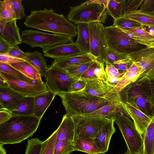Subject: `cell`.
<instances>
[{
	"instance_id": "6da1fadb",
	"label": "cell",
	"mask_w": 154,
	"mask_h": 154,
	"mask_svg": "<svg viewBox=\"0 0 154 154\" xmlns=\"http://www.w3.org/2000/svg\"><path fill=\"white\" fill-rule=\"evenodd\" d=\"M25 19L24 24L27 28L73 38L77 35V26L63 14L56 13L52 8L32 11Z\"/></svg>"
},
{
	"instance_id": "7a4b0ae2",
	"label": "cell",
	"mask_w": 154,
	"mask_h": 154,
	"mask_svg": "<svg viewBox=\"0 0 154 154\" xmlns=\"http://www.w3.org/2000/svg\"><path fill=\"white\" fill-rule=\"evenodd\" d=\"M41 119L34 115L12 116L0 124V145L20 143L32 137L38 127Z\"/></svg>"
},
{
	"instance_id": "3957f363",
	"label": "cell",
	"mask_w": 154,
	"mask_h": 154,
	"mask_svg": "<svg viewBox=\"0 0 154 154\" xmlns=\"http://www.w3.org/2000/svg\"><path fill=\"white\" fill-rule=\"evenodd\" d=\"M61 98L66 114L70 116L86 115L107 104L110 97H100L92 95L83 89L76 92H63L57 95Z\"/></svg>"
},
{
	"instance_id": "277c9868",
	"label": "cell",
	"mask_w": 154,
	"mask_h": 154,
	"mask_svg": "<svg viewBox=\"0 0 154 154\" xmlns=\"http://www.w3.org/2000/svg\"><path fill=\"white\" fill-rule=\"evenodd\" d=\"M119 93L122 102L135 104L145 114L152 116L154 115L149 80H137L128 85Z\"/></svg>"
},
{
	"instance_id": "5b68a950",
	"label": "cell",
	"mask_w": 154,
	"mask_h": 154,
	"mask_svg": "<svg viewBox=\"0 0 154 154\" xmlns=\"http://www.w3.org/2000/svg\"><path fill=\"white\" fill-rule=\"evenodd\" d=\"M118 111L114 117L117 125L124 139L127 147V151L133 154H143L144 140L142 135L136 128L134 124L122 111Z\"/></svg>"
},
{
	"instance_id": "8992f818",
	"label": "cell",
	"mask_w": 154,
	"mask_h": 154,
	"mask_svg": "<svg viewBox=\"0 0 154 154\" xmlns=\"http://www.w3.org/2000/svg\"><path fill=\"white\" fill-rule=\"evenodd\" d=\"M107 14L106 9L102 5L88 3L87 0L78 5L71 7L66 18L76 24L95 22L102 23H105Z\"/></svg>"
},
{
	"instance_id": "52a82bcc",
	"label": "cell",
	"mask_w": 154,
	"mask_h": 154,
	"mask_svg": "<svg viewBox=\"0 0 154 154\" xmlns=\"http://www.w3.org/2000/svg\"><path fill=\"white\" fill-rule=\"evenodd\" d=\"M104 31L109 48L119 52L128 55L147 47L135 41L118 27H104Z\"/></svg>"
},
{
	"instance_id": "ba28073f",
	"label": "cell",
	"mask_w": 154,
	"mask_h": 154,
	"mask_svg": "<svg viewBox=\"0 0 154 154\" xmlns=\"http://www.w3.org/2000/svg\"><path fill=\"white\" fill-rule=\"evenodd\" d=\"M22 43L32 48H43L73 42V37L59 34L44 32L38 30L26 29L21 32Z\"/></svg>"
},
{
	"instance_id": "9c48e42d",
	"label": "cell",
	"mask_w": 154,
	"mask_h": 154,
	"mask_svg": "<svg viewBox=\"0 0 154 154\" xmlns=\"http://www.w3.org/2000/svg\"><path fill=\"white\" fill-rule=\"evenodd\" d=\"M70 117L74 126L73 142L80 137L94 139L102 127L110 119L97 116L75 115Z\"/></svg>"
},
{
	"instance_id": "30bf717a",
	"label": "cell",
	"mask_w": 154,
	"mask_h": 154,
	"mask_svg": "<svg viewBox=\"0 0 154 154\" xmlns=\"http://www.w3.org/2000/svg\"><path fill=\"white\" fill-rule=\"evenodd\" d=\"M90 39V54L98 60L105 62L109 47L102 23L94 22L88 23Z\"/></svg>"
},
{
	"instance_id": "8fae6325",
	"label": "cell",
	"mask_w": 154,
	"mask_h": 154,
	"mask_svg": "<svg viewBox=\"0 0 154 154\" xmlns=\"http://www.w3.org/2000/svg\"><path fill=\"white\" fill-rule=\"evenodd\" d=\"M79 79L71 76L65 70L51 64L47 71L45 85L48 90L56 95L68 92L71 84Z\"/></svg>"
},
{
	"instance_id": "7c38bea8",
	"label": "cell",
	"mask_w": 154,
	"mask_h": 154,
	"mask_svg": "<svg viewBox=\"0 0 154 154\" xmlns=\"http://www.w3.org/2000/svg\"><path fill=\"white\" fill-rule=\"evenodd\" d=\"M0 75L6 81L10 88L25 97H34L48 91L44 83H29L2 72Z\"/></svg>"
},
{
	"instance_id": "4fadbf2b",
	"label": "cell",
	"mask_w": 154,
	"mask_h": 154,
	"mask_svg": "<svg viewBox=\"0 0 154 154\" xmlns=\"http://www.w3.org/2000/svg\"><path fill=\"white\" fill-rule=\"evenodd\" d=\"M132 60L144 70L138 79L150 80L154 78V48L146 47L128 55Z\"/></svg>"
},
{
	"instance_id": "5bb4252c",
	"label": "cell",
	"mask_w": 154,
	"mask_h": 154,
	"mask_svg": "<svg viewBox=\"0 0 154 154\" xmlns=\"http://www.w3.org/2000/svg\"><path fill=\"white\" fill-rule=\"evenodd\" d=\"M120 108L124 113L132 119L136 128L143 137L152 116L144 113L134 104L122 102Z\"/></svg>"
},
{
	"instance_id": "9a60e30c",
	"label": "cell",
	"mask_w": 154,
	"mask_h": 154,
	"mask_svg": "<svg viewBox=\"0 0 154 154\" xmlns=\"http://www.w3.org/2000/svg\"><path fill=\"white\" fill-rule=\"evenodd\" d=\"M42 50L45 57L54 59L84 53L73 42L45 47Z\"/></svg>"
},
{
	"instance_id": "2e32d148",
	"label": "cell",
	"mask_w": 154,
	"mask_h": 154,
	"mask_svg": "<svg viewBox=\"0 0 154 154\" xmlns=\"http://www.w3.org/2000/svg\"><path fill=\"white\" fill-rule=\"evenodd\" d=\"M17 20H0V37L15 46L23 43Z\"/></svg>"
},
{
	"instance_id": "e0dca14e",
	"label": "cell",
	"mask_w": 154,
	"mask_h": 154,
	"mask_svg": "<svg viewBox=\"0 0 154 154\" xmlns=\"http://www.w3.org/2000/svg\"><path fill=\"white\" fill-rule=\"evenodd\" d=\"M144 70L136 63L133 62L125 75L105 97L112 94L119 93L130 84L136 81L141 75L144 72Z\"/></svg>"
},
{
	"instance_id": "ac0fdd59",
	"label": "cell",
	"mask_w": 154,
	"mask_h": 154,
	"mask_svg": "<svg viewBox=\"0 0 154 154\" xmlns=\"http://www.w3.org/2000/svg\"><path fill=\"white\" fill-rule=\"evenodd\" d=\"M114 118L109 119L102 127L94 140L98 147L103 153L108 150L110 140L115 132L114 126Z\"/></svg>"
},
{
	"instance_id": "d6986e66",
	"label": "cell",
	"mask_w": 154,
	"mask_h": 154,
	"mask_svg": "<svg viewBox=\"0 0 154 154\" xmlns=\"http://www.w3.org/2000/svg\"><path fill=\"white\" fill-rule=\"evenodd\" d=\"M25 97L10 87H0V110L5 109L11 112Z\"/></svg>"
},
{
	"instance_id": "ffe728a7",
	"label": "cell",
	"mask_w": 154,
	"mask_h": 154,
	"mask_svg": "<svg viewBox=\"0 0 154 154\" xmlns=\"http://www.w3.org/2000/svg\"><path fill=\"white\" fill-rule=\"evenodd\" d=\"M96 59L90 54L83 53L54 59L52 64L66 70L72 67L93 61Z\"/></svg>"
},
{
	"instance_id": "44dd1931",
	"label": "cell",
	"mask_w": 154,
	"mask_h": 154,
	"mask_svg": "<svg viewBox=\"0 0 154 154\" xmlns=\"http://www.w3.org/2000/svg\"><path fill=\"white\" fill-rule=\"evenodd\" d=\"M118 28L137 43L148 48H154V35L145 30L142 26L131 28Z\"/></svg>"
},
{
	"instance_id": "7402d4cb",
	"label": "cell",
	"mask_w": 154,
	"mask_h": 154,
	"mask_svg": "<svg viewBox=\"0 0 154 154\" xmlns=\"http://www.w3.org/2000/svg\"><path fill=\"white\" fill-rule=\"evenodd\" d=\"M109 96L110 99L108 103L86 115L100 116L109 119L114 118L118 109L121 106L122 101L119 93Z\"/></svg>"
},
{
	"instance_id": "603a6c76",
	"label": "cell",
	"mask_w": 154,
	"mask_h": 154,
	"mask_svg": "<svg viewBox=\"0 0 154 154\" xmlns=\"http://www.w3.org/2000/svg\"><path fill=\"white\" fill-rule=\"evenodd\" d=\"M115 86L108 82L95 79L87 82L83 90L93 96L100 97H105L106 95Z\"/></svg>"
},
{
	"instance_id": "cb8c5ba5",
	"label": "cell",
	"mask_w": 154,
	"mask_h": 154,
	"mask_svg": "<svg viewBox=\"0 0 154 154\" xmlns=\"http://www.w3.org/2000/svg\"><path fill=\"white\" fill-rule=\"evenodd\" d=\"M56 95L48 91L35 97L34 115L41 119Z\"/></svg>"
},
{
	"instance_id": "d4e9b609",
	"label": "cell",
	"mask_w": 154,
	"mask_h": 154,
	"mask_svg": "<svg viewBox=\"0 0 154 154\" xmlns=\"http://www.w3.org/2000/svg\"><path fill=\"white\" fill-rule=\"evenodd\" d=\"M56 130L57 137L56 142L65 139L74 141V123L71 117L66 114L63 116L60 124Z\"/></svg>"
},
{
	"instance_id": "484cf974",
	"label": "cell",
	"mask_w": 154,
	"mask_h": 154,
	"mask_svg": "<svg viewBox=\"0 0 154 154\" xmlns=\"http://www.w3.org/2000/svg\"><path fill=\"white\" fill-rule=\"evenodd\" d=\"M26 52V56L24 60L35 68L41 76L46 78L48 67L42 53L38 51Z\"/></svg>"
},
{
	"instance_id": "4316f807",
	"label": "cell",
	"mask_w": 154,
	"mask_h": 154,
	"mask_svg": "<svg viewBox=\"0 0 154 154\" xmlns=\"http://www.w3.org/2000/svg\"><path fill=\"white\" fill-rule=\"evenodd\" d=\"M77 38L75 42L77 46L84 54H90V39L88 24H76Z\"/></svg>"
},
{
	"instance_id": "83f0119b",
	"label": "cell",
	"mask_w": 154,
	"mask_h": 154,
	"mask_svg": "<svg viewBox=\"0 0 154 154\" xmlns=\"http://www.w3.org/2000/svg\"><path fill=\"white\" fill-rule=\"evenodd\" d=\"M75 151H79L87 154H103L98 147L93 139L80 137L74 142Z\"/></svg>"
},
{
	"instance_id": "f1b7e54d",
	"label": "cell",
	"mask_w": 154,
	"mask_h": 154,
	"mask_svg": "<svg viewBox=\"0 0 154 154\" xmlns=\"http://www.w3.org/2000/svg\"><path fill=\"white\" fill-rule=\"evenodd\" d=\"M126 18L136 21L143 26H154V11H142L139 9L124 15Z\"/></svg>"
},
{
	"instance_id": "f546056e",
	"label": "cell",
	"mask_w": 154,
	"mask_h": 154,
	"mask_svg": "<svg viewBox=\"0 0 154 154\" xmlns=\"http://www.w3.org/2000/svg\"><path fill=\"white\" fill-rule=\"evenodd\" d=\"M9 64L30 79L38 81L42 83H44L42 81L41 76L39 72L27 61H25Z\"/></svg>"
},
{
	"instance_id": "4dcf8cb0",
	"label": "cell",
	"mask_w": 154,
	"mask_h": 154,
	"mask_svg": "<svg viewBox=\"0 0 154 154\" xmlns=\"http://www.w3.org/2000/svg\"><path fill=\"white\" fill-rule=\"evenodd\" d=\"M34 97H26L11 112L12 116L34 115Z\"/></svg>"
},
{
	"instance_id": "1f68e13d",
	"label": "cell",
	"mask_w": 154,
	"mask_h": 154,
	"mask_svg": "<svg viewBox=\"0 0 154 154\" xmlns=\"http://www.w3.org/2000/svg\"><path fill=\"white\" fill-rule=\"evenodd\" d=\"M143 137V154H154V115Z\"/></svg>"
},
{
	"instance_id": "d6a6232c",
	"label": "cell",
	"mask_w": 154,
	"mask_h": 154,
	"mask_svg": "<svg viewBox=\"0 0 154 154\" xmlns=\"http://www.w3.org/2000/svg\"><path fill=\"white\" fill-rule=\"evenodd\" d=\"M124 0H109L106 10L107 14L113 20L124 15Z\"/></svg>"
},
{
	"instance_id": "836d02e7",
	"label": "cell",
	"mask_w": 154,
	"mask_h": 154,
	"mask_svg": "<svg viewBox=\"0 0 154 154\" xmlns=\"http://www.w3.org/2000/svg\"><path fill=\"white\" fill-rule=\"evenodd\" d=\"M0 72L7 73L19 79L29 83H42L38 81L33 80L27 77L9 64L0 62Z\"/></svg>"
},
{
	"instance_id": "e575fe53",
	"label": "cell",
	"mask_w": 154,
	"mask_h": 154,
	"mask_svg": "<svg viewBox=\"0 0 154 154\" xmlns=\"http://www.w3.org/2000/svg\"><path fill=\"white\" fill-rule=\"evenodd\" d=\"M16 20V15L12 5L11 0L0 1V20Z\"/></svg>"
},
{
	"instance_id": "d590c367",
	"label": "cell",
	"mask_w": 154,
	"mask_h": 154,
	"mask_svg": "<svg viewBox=\"0 0 154 154\" xmlns=\"http://www.w3.org/2000/svg\"><path fill=\"white\" fill-rule=\"evenodd\" d=\"M74 151L73 142L65 139L56 142L54 154H70Z\"/></svg>"
},
{
	"instance_id": "8d00e7d4",
	"label": "cell",
	"mask_w": 154,
	"mask_h": 154,
	"mask_svg": "<svg viewBox=\"0 0 154 154\" xmlns=\"http://www.w3.org/2000/svg\"><path fill=\"white\" fill-rule=\"evenodd\" d=\"M57 137L56 130L48 138L43 141L40 154H54Z\"/></svg>"
},
{
	"instance_id": "74e56055",
	"label": "cell",
	"mask_w": 154,
	"mask_h": 154,
	"mask_svg": "<svg viewBox=\"0 0 154 154\" xmlns=\"http://www.w3.org/2000/svg\"><path fill=\"white\" fill-rule=\"evenodd\" d=\"M112 26L125 28L138 27L143 26L140 23L128 19L124 16L119 18L113 20V23Z\"/></svg>"
},
{
	"instance_id": "f35d334b",
	"label": "cell",
	"mask_w": 154,
	"mask_h": 154,
	"mask_svg": "<svg viewBox=\"0 0 154 154\" xmlns=\"http://www.w3.org/2000/svg\"><path fill=\"white\" fill-rule=\"evenodd\" d=\"M43 142L37 138L28 140L25 154H40Z\"/></svg>"
},
{
	"instance_id": "ab89813d",
	"label": "cell",
	"mask_w": 154,
	"mask_h": 154,
	"mask_svg": "<svg viewBox=\"0 0 154 154\" xmlns=\"http://www.w3.org/2000/svg\"><path fill=\"white\" fill-rule=\"evenodd\" d=\"M94 61L69 68L65 70L73 77L80 79L82 75L89 68Z\"/></svg>"
},
{
	"instance_id": "60d3db41",
	"label": "cell",
	"mask_w": 154,
	"mask_h": 154,
	"mask_svg": "<svg viewBox=\"0 0 154 154\" xmlns=\"http://www.w3.org/2000/svg\"><path fill=\"white\" fill-rule=\"evenodd\" d=\"M129 58L128 55L121 53L109 48L108 56L105 62L106 64H112L116 61Z\"/></svg>"
},
{
	"instance_id": "b9f144b4",
	"label": "cell",
	"mask_w": 154,
	"mask_h": 154,
	"mask_svg": "<svg viewBox=\"0 0 154 154\" xmlns=\"http://www.w3.org/2000/svg\"><path fill=\"white\" fill-rule=\"evenodd\" d=\"M143 1V0H124V15L139 9Z\"/></svg>"
},
{
	"instance_id": "7bdbcfd3",
	"label": "cell",
	"mask_w": 154,
	"mask_h": 154,
	"mask_svg": "<svg viewBox=\"0 0 154 154\" xmlns=\"http://www.w3.org/2000/svg\"><path fill=\"white\" fill-rule=\"evenodd\" d=\"M133 62L129 57L114 62L113 64L121 73H125L130 67Z\"/></svg>"
},
{
	"instance_id": "ee69618b",
	"label": "cell",
	"mask_w": 154,
	"mask_h": 154,
	"mask_svg": "<svg viewBox=\"0 0 154 154\" xmlns=\"http://www.w3.org/2000/svg\"><path fill=\"white\" fill-rule=\"evenodd\" d=\"M22 0H11L12 6L16 15V20H21L26 17L24 8L22 4Z\"/></svg>"
},
{
	"instance_id": "f6af8a7d",
	"label": "cell",
	"mask_w": 154,
	"mask_h": 154,
	"mask_svg": "<svg viewBox=\"0 0 154 154\" xmlns=\"http://www.w3.org/2000/svg\"><path fill=\"white\" fill-rule=\"evenodd\" d=\"M105 71L108 78H122L125 73H121L112 64H106Z\"/></svg>"
},
{
	"instance_id": "bcb514c9",
	"label": "cell",
	"mask_w": 154,
	"mask_h": 154,
	"mask_svg": "<svg viewBox=\"0 0 154 154\" xmlns=\"http://www.w3.org/2000/svg\"><path fill=\"white\" fill-rule=\"evenodd\" d=\"M86 83L85 81L80 79L71 84L68 92H76L82 90L85 88Z\"/></svg>"
},
{
	"instance_id": "7dc6e473",
	"label": "cell",
	"mask_w": 154,
	"mask_h": 154,
	"mask_svg": "<svg viewBox=\"0 0 154 154\" xmlns=\"http://www.w3.org/2000/svg\"><path fill=\"white\" fill-rule=\"evenodd\" d=\"M7 54L12 57L23 60L26 56V52L23 51L17 46H12Z\"/></svg>"
},
{
	"instance_id": "c3c4849f",
	"label": "cell",
	"mask_w": 154,
	"mask_h": 154,
	"mask_svg": "<svg viewBox=\"0 0 154 154\" xmlns=\"http://www.w3.org/2000/svg\"><path fill=\"white\" fill-rule=\"evenodd\" d=\"M26 61L25 60L16 58L8 54H0V62L10 64Z\"/></svg>"
},
{
	"instance_id": "681fc988",
	"label": "cell",
	"mask_w": 154,
	"mask_h": 154,
	"mask_svg": "<svg viewBox=\"0 0 154 154\" xmlns=\"http://www.w3.org/2000/svg\"><path fill=\"white\" fill-rule=\"evenodd\" d=\"M139 10L144 11H154V0H143Z\"/></svg>"
},
{
	"instance_id": "f907efd6",
	"label": "cell",
	"mask_w": 154,
	"mask_h": 154,
	"mask_svg": "<svg viewBox=\"0 0 154 154\" xmlns=\"http://www.w3.org/2000/svg\"><path fill=\"white\" fill-rule=\"evenodd\" d=\"M12 46L8 41L0 37V54H7Z\"/></svg>"
},
{
	"instance_id": "816d5d0a",
	"label": "cell",
	"mask_w": 154,
	"mask_h": 154,
	"mask_svg": "<svg viewBox=\"0 0 154 154\" xmlns=\"http://www.w3.org/2000/svg\"><path fill=\"white\" fill-rule=\"evenodd\" d=\"M12 116L9 111L3 109L0 110V124L10 119Z\"/></svg>"
},
{
	"instance_id": "f5cc1de1",
	"label": "cell",
	"mask_w": 154,
	"mask_h": 154,
	"mask_svg": "<svg viewBox=\"0 0 154 154\" xmlns=\"http://www.w3.org/2000/svg\"><path fill=\"white\" fill-rule=\"evenodd\" d=\"M149 82L151 100L154 107V78L149 80Z\"/></svg>"
},
{
	"instance_id": "db71d44e",
	"label": "cell",
	"mask_w": 154,
	"mask_h": 154,
	"mask_svg": "<svg viewBox=\"0 0 154 154\" xmlns=\"http://www.w3.org/2000/svg\"><path fill=\"white\" fill-rule=\"evenodd\" d=\"M109 0H88V3H96L102 5L106 9Z\"/></svg>"
},
{
	"instance_id": "11a10c76",
	"label": "cell",
	"mask_w": 154,
	"mask_h": 154,
	"mask_svg": "<svg viewBox=\"0 0 154 154\" xmlns=\"http://www.w3.org/2000/svg\"><path fill=\"white\" fill-rule=\"evenodd\" d=\"M122 78H108L107 81L115 86L121 80Z\"/></svg>"
},
{
	"instance_id": "9f6ffc18",
	"label": "cell",
	"mask_w": 154,
	"mask_h": 154,
	"mask_svg": "<svg viewBox=\"0 0 154 154\" xmlns=\"http://www.w3.org/2000/svg\"><path fill=\"white\" fill-rule=\"evenodd\" d=\"M0 87H10L9 84L0 75Z\"/></svg>"
},
{
	"instance_id": "6f0895ef",
	"label": "cell",
	"mask_w": 154,
	"mask_h": 154,
	"mask_svg": "<svg viewBox=\"0 0 154 154\" xmlns=\"http://www.w3.org/2000/svg\"><path fill=\"white\" fill-rule=\"evenodd\" d=\"M142 27L145 30L154 35V26H143Z\"/></svg>"
},
{
	"instance_id": "680465c9",
	"label": "cell",
	"mask_w": 154,
	"mask_h": 154,
	"mask_svg": "<svg viewBox=\"0 0 154 154\" xmlns=\"http://www.w3.org/2000/svg\"><path fill=\"white\" fill-rule=\"evenodd\" d=\"M0 154H7L6 150L3 147V145H0Z\"/></svg>"
},
{
	"instance_id": "91938a15",
	"label": "cell",
	"mask_w": 154,
	"mask_h": 154,
	"mask_svg": "<svg viewBox=\"0 0 154 154\" xmlns=\"http://www.w3.org/2000/svg\"><path fill=\"white\" fill-rule=\"evenodd\" d=\"M133 154L130 153V152H128L127 151L125 153H123V154Z\"/></svg>"
}]
</instances>
